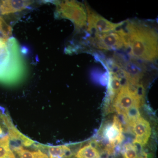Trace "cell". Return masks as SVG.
I'll list each match as a JSON object with an SVG mask.
<instances>
[{"mask_svg": "<svg viewBox=\"0 0 158 158\" xmlns=\"http://www.w3.org/2000/svg\"><path fill=\"white\" fill-rule=\"evenodd\" d=\"M126 30L117 31L124 42V47L130 50V55L147 62H153L158 57V34L146 23L128 21Z\"/></svg>", "mask_w": 158, "mask_h": 158, "instance_id": "cell-1", "label": "cell"}, {"mask_svg": "<svg viewBox=\"0 0 158 158\" xmlns=\"http://www.w3.org/2000/svg\"><path fill=\"white\" fill-rule=\"evenodd\" d=\"M27 69L17 40L14 37H0V83H18L25 76Z\"/></svg>", "mask_w": 158, "mask_h": 158, "instance_id": "cell-2", "label": "cell"}, {"mask_svg": "<svg viewBox=\"0 0 158 158\" xmlns=\"http://www.w3.org/2000/svg\"><path fill=\"white\" fill-rule=\"evenodd\" d=\"M144 94L142 85L127 81L114 98L113 106L118 114L124 115L131 108L140 107Z\"/></svg>", "mask_w": 158, "mask_h": 158, "instance_id": "cell-3", "label": "cell"}, {"mask_svg": "<svg viewBox=\"0 0 158 158\" xmlns=\"http://www.w3.org/2000/svg\"><path fill=\"white\" fill-rule=\"evenodd\" d=\"M57 16L70 20L76 28L80 30L87 25L86 8L82 3L75 1H63L56 4Z\"/></svg>", "mask_w": 158, "mask_h": 158, "instance_id": "cell-4", "label": "cell"}, {"mask_svg": "<svg viewBox=\"0 0 158 158\" xmlns=\"http://www.w3.org/2000/svg\"><path fill=\"white\" fill-rule=\"evenodd\" d=\"M87 15V31L98 34H104L116 31L123 25L125 21L115 23L109 21L93 10L87 4L85 6Z\"/></svg>", "mask_w": 158, "mask_h": 158, "instance_id": "cell-5", "label": "cell"}, {"mask_svg": "<svg viewBox=\"0 0 158 158\" xmlns=\"http://www.w3.org/2000/svg\"><path fill=\"white\" fill-rule=\"evenodd\" d=\"M89 41L96 48L106 50H116L124 47L123 40L117 31L104 34L95 33Z\"/></svg>", "mask_w": 158, "mask_h": 158, "instance_id": "cell-6", "label": "cell"}, {"mask_svg": "<svg viewBox=\"0 0 158 158\" xmlns=\"http://www.w3.org/2000/svg\"><path fill=\"white\" fill-rule=\"evenodd\" d=\"M130 126L132 128L133 132L135 134V138L133 143L140 146H144L148 142L151 135L149 123L140 117Z\"/></svg>", "mask_w": 158, "mask_h": 158, "instance_id": "cell-7", "label": "cell"}, {"mask_svg": "<svg viewBox=\"0 0 158 158\" xmlns=\"http://www.w3.org/2000/svg\"><path fill=\"white\" fill-rule=\"evenodd\" d=\"M123 128L121 122L116 116H114L113 123L106 127L104 131L105 137L109 144L115 146L123 141Z\"/></svg>", "mask_w": 158, "mask_h": 158, "instance_id": "cell-8", "label": "cell"}, {"mask_svg": "<svg viewBox=\"0 0 158 158\" xmlns=\"http://www.w3.org/2000/svg\"><path fill=\"white\" fill-rule=\"evenodd\" d=\"M32 3L29 1H0V13L6 15L22 11Z\"/></svg>", "mask_w": 158, "mask_h": 158, "instance_id": "cell-9", "label": "cell"}, {"mask_svg": "<svg viewBox=\"0 0 158 158\" xmlns=\"http://www.w3.org/2000/svg\"><path fill=\"white\" fill-rule=\"evenodd\" d=\"M122 87L121 78L118 73L113 71L109 72L108 94L110 99H113Z\"/></svg>", "mask_w": 158, "mask_h": 158, "instance_id": "cell-10", "label": "cell"}, {"mask_svg": "<svg viewBox=\"0 0 158 158\" xmlns=\"http://www.w3.org/2000/svg\"><path fill=\"white\" fill-rule=\"evenodd\" d=\"M13 150L19 158H48L47 155L40 150L32 151L25 149L22 146L14 147Z\"/></svg>", "mask_w": 158, "mask_h": 158, "instance_id": "cell-11", "label": "cell"}, {"mask_svg": "<svg viewBox=\"0 0 158 158\" xmlns=\"http://www.w3.org/2000/svg\"><path fill=\"white\" fill-rule=\"evenodd\" d=\"M75 156L77 158H101L98 151L91 144L86 145L80 148Z\"/></svg>", "mask_w": 158, "mask_h": 158, "instance_id": "cell-12", "label": "cell"}, {"mask_svg": "<svg viewBox=\"0 0 158 158\" xmlns=\"http://www.w3.org/2000/svg\"><path fill=\"white\" fill-rule=\"evenodd\" d=\"M48 152L50 158H62L70 152V150L65 145L49 146Z\"/></svg>", "mask_w": 158, "mask_h": 158, "instance_id": "cell-13", "label": "cell"}, {"mask_svg": "<svg viewBox=\"0 0 158 158\" xmlns=\"http://www.w3.org/2000/svg\"><path fill=\"white\" fill-rule=\"evenodd\" d=\"M123 156L124 158H139L138 150L136 145L131 144H126Z\"/></svg>", "mask_w": 158, "mask_h": 158, "instance_id": "cell-14", "label": "cell"}, {"mask_svg": "<svg viewBox=\"0 0 158 158\" xmlns=\"http://www.w3.org/2000/svg\"><path fill=\"white\" fill-rule=\"evenodd\" d=\"M11 34V28L4 20L2 16H0V37L9 39Z\"/></svg>", "mask_w": 158, "mask_h": 158, "instance_id": "cell-15", "label": "cell"}]
</instances>
